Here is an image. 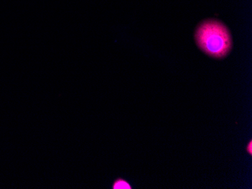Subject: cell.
Returning a JSON list of instances; mask_svg holds the SVG:
<instances>
[{"label": "cell", "instance_id": "3957f363", "mask_svg": "<svg viewBox=\"0 0 252 189\" xmlns=\"http://www.w3.org/2000/svg\"><path fill=\"white\" fill-rule=\"evenodd\" d=\"M247 148H249V149H247L248 152H249L250 155H252V142H249V146H248Z\"/></svg>", "mask_w": 252, "mask_h": 189}, {"label": "cell", "instance_id": "7a4b0ae2", "mask_svg": "<svg viewBox=\"0 0 252 189\" xmlns=\"http://www.w3.org/2000/svg\"><path fill=\"white\" fill-rule=\"evenodd\" d=\"M113 189H131V186H130L128 183L124 181V180H118L113 185Z\"/></svg>", "mask_w": 252, "mask_h": 189}, {"label": "cell", "instance_id": "6da1fadb", "mask_svg": "<svg viewBox=\"0 0 252 189\" xmlns=\"http://www.w3.org/2000/svg\"><path fill=\"white\" fill-rule=\"evenodd\" d=\"M198 46L210 57H226L232 48L230 31L223 24L215 20L204 21L196 32Z\"/></svg>", "mask_w": 252, "mask_h": 189}]
</instances>
